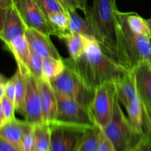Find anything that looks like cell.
<instances>
[{"instance_id":"obj_1","label":"cell","mask_w":151,"mask_h":151,"mask_svg":"<svg viewBox=\"0 0 151 151\" xmlns=\"http://www.w3.org/2000/svg\"><path fill=\"white\" fill-rule=\"evenodd\" d=\"M119 12L116 0H93L85 18L91 24L94 38L103 51L133 70L125 49Z\"/></svg>"},{"instance_id":"obj_2","label":"cell","mask_w":151,"mask_h":151,"mask_svg":"<svg viewBox=\"0 0 151 151\" xmlns=\"http://www.w3.org/2000/svg\"><path fill=\"white\" fill-rule=\"evenodd\" d=\"M63 60L94 89L106 83L117 82L131 71L103 51L99 43L92 39H88L85 52L78 60L68 58Z\"/></svg>"},{"instance_id":"obj_3","label":"cell","mask_w":151,"mask_h":151,"mask_svg":"<svg viewBox=\"0 0 151 151\" xmlns=\"http://www.w3.org/2000/svg\"><path fill=\"white\" fill-rule=\"evenodd\" d=\"M103 133L112 142L116 151H132L144 139V134L137 132L125 116L116 96L111 119Z\"/></svg>"},{"instance_id":"obj_4","label":"cell","mask_w":151,"mask_h":151,"mask_svg":"<svg viewBox=\"0 0 151 151\" xmlns=\"http://www.w3.org/2000/svg\"><path fill=\"white\" fill-rule=\"evenodd\" d=\"M64 63V70L50 82L52 86L56 92L73 99L91 111L95 89L87 85L71 65Z\"/></svg>"},{"instance_id":"obj_5","label":"cell","mask_w":151,"mask_h":151,"mask_svg":"<svg viewBox=\"0 0 151 151\" xmlns=\"http://www.w3.org/2000/svg\"><path fill=\"white\" fill-rule=\"evenodd\" d=\"M50 127V151H79L86 131L90 126L54 121Z\"/></svg>"},{"instance_id":"obj_6","label":"cell","mask_w":151,"mask_h":151,"mask_svg":"<svg viewBox=\"0 0 151 151\" xmlns=\"http://www.w3.org/2000/svg\"><path fill=\"white\" fill-rule=\"evenodd\" d=\"M12 5L26 28L36 29L47 35L57 37L55 29L51 26L46 15L35 0H12Z\"/></svg>"},{"instance_id":"obj_7","label":"cell","mask_w":151,"mask_h":151,"mask_svg":"<svg viewBox=\"0 0 151 151\" xmlns=\"http://www.w3.org/2000/svg\"><path fill=\"white\" fill-rule=\"evenodd\" d=\"M116 100L115 82L106 83L95 88L91 111L95 124L102 130L107 126L111 119Z\"/></svg>"},{"instance_id":"obj_8","label":"cell","mask_w":151,"mask_h":151,"mask_svg":"<svg viewBox=\"0 0 151 151\" xmlns=\"http://www.w3.org/2000/svg\"><path fill=\"white\" fill-rule=\"evenodd\" d=\"M58 113L55 121L75 125L93 126L96 125L92 112L69 97L56 92Z\"/></svg>"},{"instance_id":"obj_9","label":"cell","mask_w":151,"mask_h":151,"mask_svg":"<svg viewBox=\"0 0 151 151\" xmlns=\"http://www.w3.org/2000/svg\"><path fill=\"white\" fill-rule=\"evenodd\" d=\"M119 16L124 32L125 49L132 69L142 61L149 60L151 62V38L131 31L121 11L119 12Z\"/></svg>"},{"instance_id":"obj_10","label":"cell","mask_w":151,"mask_h":151,"mask_svg":"<svg viewBox=\"0 0 151 151\" xmlns=\"http://www.w3.org/2000/svg\"><path fill=\"white\" fill-rule=\"evenodd\" d=\"M24 116L25 120L32 125L43 122L39 83L29 73L26 74Z\"/></svg>"},{"instance_id":"obj_11","label":"cell","mask_w":151,"mask_h":151,"mask_svg":"<svg viewBox=\"0 0 151 151\" xmlns=\"http://www.w3.org/2000/svg\"><path fill=\"white\" fill-rule=\"evenodd\" d=\"M0 37L4 44L15 37L24 35L26 27L13 5L7 10H0Z\"/></svg>"},{"instance_id":"obj_12","label":"cell","mask_w":151,"mask_h":151,"mask_svg":"<svg viewBox=\"0 0 151 151\" xmlns=\"http://www.w3.org/2000/svg\"><path fill=\"white\" fill-rule=\"evenodd\" d=\"M33 125L26 120L14 118L0 126V138L6 140L19 151H22V142L25 136L31 131Z\"/></svg>"},{"instance_id":"obj_13","label":"cell","mask_w":151,"mask_h":151,"mask_svg":"<svg viewBox=\"0 0 151 151\" xmlns=\"http://www.w3.org/2000/svg\"><path fill=\"white\" fill-rule=\"evenodd\" d=\"M137 92L142 106L151 110V62L144 60L134 67Z\"/></svg>"},{"instance_id":"obj_14","label":"cell","mask_w":151,"mask_h":151,"mask_svg":"<svg viewBox=\"0 0 151 151\" xmlns=\"http://www.w3.org/2000/svg\"><path fill=\"white\" fill-rule=\"evenodd\" d=\"M24 35L29 47L44 58L48 57L57 59L63 58L52 42L50 35L42 33L36 29L29 28H26Z\"/></svg>"},{"instance_id":"obj_15","label":"cell","mask_w":151,"mask_h":151,"mask_svg":"<svg viewBox=\"0 0 151 151\" xmlns=\"http://www.w3.org/2000/svg\"><path fill=\"white\" fill-rule=\"evenodd\" d=\"M41 97L43 122L50 123L56 120L58 100L55 91L51 83L44 80H38Z\"/></svg>"},{"instance_id":"obj_16","label":"cell","mask_w":151,"mask_h":151,"mask_svg":"<svg viewBox=\"0 0 151 151\" xmlns=\"http://www.w3.org/2000/svg\"><path fill=\"white\" fill-rule=\"evenodd\" d=\"M4 46L14 57L17 69L23 74L28 73L27 66L30 55V47L25 35L15 37Z\"/></svg>"},{"instance_id":"obj_17","label":"cell","mask_w":151,"mask_h":151,"mask_svg":"<svg viewBox=\"0 0 151 151\" xmlns=\"http://www.w3.org/2000/svg\"><path fill=\"white\" fill-rule=\"evenodd\" d=\"M115 83L118 100L125 108L136 97H138L134 69L131 70L128 75Z\"/></svg>"},{"instance_id":"obj_18","label":"cell","mask_w":151,"mask_h":151,"mask_svg":"<svg viewBox=\"0 0 151 151\" xmlns=\"http://www.w3.org/2000/svg\"><path fill=\"white\" fill-rule=\"evenodd\" d=\"M69 31L71 33H77L88 39L96 40L91 24L86 18H82L77 10L69 11Z\"/></svg>"},{"instance_id":"obj_19","label":"cell","mask_w":151,"mask_h":151,"mask_svg":"<svg viewBox=\"0 0 151 151\" xmlns=\"http://www.w3.org/2000/svg\"><path fill=\"white\" fill-rule=\"evenodd\" d=\"M34 148L33 151H50V123L41 122L33 125Z\"/></svg>"},{"instance_id":"obj_20","label":"cell","mask_w":151,"mask_h":151,"mask_svg":"<svg viewBox=\"0 0 151 151\" xmlns=\"http://www.w3.org/2000/svg\"><path fill=\"white\" fill-rule=\"evenodd\" d=\"M47 19L51 26L55 29L58 38L64 40L70 35L69 12L52 13L47 16Z\"/></svg>"},{"instance_id":"obj_21","label":"cell","mask_w":151,"mask_h":151,"mask_svg":"<svg viewBox=\"0 0 151 151\" xmlns=\"http://www.w3.org/2000/svg\"><path fill=\"white\" fill-rule=\"evenodd\" d=\"M125 109L130 123L134 129L139 134H144L142 107L139 95L125 107Z\"/></svg>"},{"instance_id":"obj_22","label":"cell","mask_w":151,"mask_h":151,"mask_svg":"<svg viewBox=\"0 0 151 151\" xmlns=\"http://www.w3.org/2000/svg\"><path fill=\"white\" fill-rule=\"evenodd\" d=\"M66 65L63 59L44 58L42 66V79L51 82L64 70Z\"/></svg>"},{"instance_id":"obj_23","label":"cell","mask_w":151,"mask_h":151,"mask_svg":"<svg viewBox=\"0 0 151 151\" xmlns=\"http://www.w3.org/2000/svg\"><path fill=\"white\" fill-rule=\"evenodd\" d=\"M88 38L77 33H71L64 39L72 60H76L81 57L86 48Z\"/></svg>"},{"instance_id":"obj_24","label":"cell","mask_w":151,"mask_h":151,"mask_svg":"<svg viewBox=\"0 0 151 151\" xmlns=\"http://www.w3.org/2000/svg\"><path fill=\"white\" fill-rule=\"evenodd\" d=\"M122 13L125 22L131 31L139 35H146L151 38L150 28L147 19H143L136 12H131V13L122 12Z\"/></svg>"},{"instance_id":"obj_25","label":"cell","mask_w":151,"mask_h":151,"mask_svg":"<svg viewBox=\"0 0 151 151\" xmlns=\"http://www.w3.org/2000/svg\"><path fill=\"white\" fill-rule=\"evenodd\" d=\"M16 86V97H15V107L16 111L24 115V97L26 91V74H23L18 69L12 76Z\"/></svg>"},{"instance_id":"obj_26","label":"cell","mask_w":151,"mask_h":151,"mask_svg":"<svg viewBox=\"0 0 151 151\" xmlns=\"http://www.w3.org/2000/svg\"><path fill=\"white\" fill-rule=\"evenodd\" d=\"M103 130L97 125L86 129L79 151H97Z\"/></svg>"},{"instance_id":"obj_27","label":"cell","mask_w":151,"mask_h":151,"mask_svg":"<svg viewBox=\"0 0 151 151\" xmlns=\"http://www.w3.org/2000/svg\"><path fill=\"white\" fill-rule=\"evenodd\" d=\"M15 103L9 100L7 97H0V126L15 117Z\"/></svg>"},{"instance_id":"obj_28","label":"cell","mask_w":151,"mask_h":151,"mask_svg":"<svg viewBox=\"0 0 151 151\" xmlns=\"http://www.w3.org/2000/svg\"><path fill=\"white\" fill-rule=\"evenodd\" d=\"M44 58L34 51L30 47V55L28 62V73L36 78L37 80L42 79V66Z\"/></svg>"},{"instance_id":"obj_29","label":"cell","mask_w":151,"mask_h":151,"mask_svg":"<svg viewBox=\"0 0 151 151\" xmlns=\"http://www.w3.org/2000/svg\"><path fill=\"white\" fill-rule=\"evenodd\" d=\"M35 1L47 17L52 13L69 12L58 0H35Z\"/></svg>"},{"instance_id":"obj_30","label":"cell","mask_w":151,"mask_h":151,"mask_svg":"<svg viewBox=\"0 0 151 151\" xmlns=\"http://www.w3.org/2000/svg\"><path fill=\"white\" fill-rule=\"evenodd\" d=\"M143 113V131L145 142L151 151V110H149L142 104Z\"/></svg>"},{"instance_id":"obj_31","label":"cell","mask_w":151,"mask_h":151,"mask_svg":"<svg viewBox=\"0 0 151 151\" xmlns=\"http://www.w3.org/2000/svg\"><path fill=\"white\" fill-rule=\"evenodd\" d=\"M4 96L15 103L16 86H15V82L12 77L10 79H6L4 81Z\"/></svg>"},{"instance_id":"obj_32","label":"cell","mask_w":151,"mask_h":151,"mask_svg":"<svg viewBox=\"0 0 151 151\" xmlns=\"http://www.w3.org/2000/svg\"><path fill=\"white\" fill-rule=\"evenodd\" d=\"M97 151H116L112 142L106 137L103 131L100 138Z\"/></svg>"},{"instance_id":"obj_33","label":"cell","mask_w":151,"mask_h":151,"mask_svg":"<svg viewBox=\"0 0 151 151\" xmlns=\"http://www.w3.org/2000/svg\"><path fill=\"white\" fill-rule=\"evenodd\" d=\"M32 129L25 136L23 142H22V151H33L34 136Z\"/></svg>"},{"instance_id":"obj_34","label":"cell","mask_w":151,"mask_h":151,"mask_svg":"<svg viewBox=\"0 0 151 151\" xmlns=\"http://www.w3.org/2000/svg\"><path fill=\"white\" fill-rule=\"evenodd\" d=\"M0 151H19L15 146L6 140L0 138Z\"/></svg>"},{"instance_id":"obj_35","label":"cell","mask_w":151,"mask_h":151,"mask_svg":"<svg viewBox=\"0 0 151 151\" xmlns=\"http://www.w3.org/2000/svg\"><path fill=\"white\" fill-rule=\"evenodd\" d=\"M62 1L68 11L79 9V4H78V0H62Z\"/></svg>"},{"instance_id":"obj_36","label":"cell","mask_w":151,"mask_h":151,"mask_svg":"<svg viewBox=\"0 0 151 151\" xmlns=\"http://www.w3.org/2000/svg\"><path fill=\"white\" fill-rule=\"evenodd\" d=\"M78 4H79V9L83 10L85 16L88 14L89 7L88 6V0H78Z\"/></svg>"},{"instance_id":"obj_37","label":"cell","mask_w":151,"mask_h":151,"mask_svg":"<svg viewBox=\"0 0 151 151\" xmlns=\"http://www.w3.org/2000/svg\"><path fill=\"white\" fill-rule=\"evenodd\" d=\"M132 151H149L148 147H147V144L145 142V137L144 139L133 149Z\"/></svg>"},{"instance_id":"obj_38","label":"cell","mask_w":151,"mask_h":151,"mask_svg":"<svg viewBox=\"0 0 151 151\" xmlns=\"http://www.w3.org/2000/svg\"><path fill=\"white\" fill-rule=\"evenodd\" d=\"M12 6V0H0V10H7Z\"/></svg>"},{"instance_id":"obj_39","label":"cell","mask_w":151,"mask_h":151,"mask_svg":"<svg viewBox=\"0 0 151 151\" xmlns=\"http://www.w3.org/2000/svg\"><path fill=\"white\" fill-rule=\"evenodd\" d=\"M147 24H148V25H149V28H150V36H151V18H150V19H147Z\"/></svg>"}]
</instances>
